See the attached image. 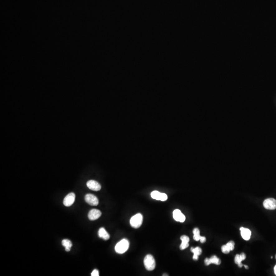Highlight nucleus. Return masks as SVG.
Returning <instances> with one entry per match:
<instances>
[{"instance_id":"b1692460","label":"nucleus","mask_w":276,"mask_h":276,"mask_svg":"<svg viewBox=\"0 0 276 276\" xmlns=\"http://www.w3.org/2000/svg\"><path fill=\"white\" fill-rule=\"evenodd\" d=\"M240 257L242 261L244 260L246 258V255H245V253L241 254L240 255Z\"/></svg>"},{"instance_id":"a878e982","label":"nucleus","mask_w":276,"mask_h":276,"mask_svg":"<svg viewBox=\"0 0 276 276\" xmlns=\"http://www.w3.org/2000/svg\"><path fill=\"white\" fill-rule=\"evenodd\" d=\"M245 268L246 269H249V267H248V265H245Z\"/></svg>"},{"instance_id":"9d476101","label":"nucleus","mask_w":276,"mask_h":276,"mask_svg":"<svg viewBox=\"0 0 276 276\" xmlns=\"http://www.w3.org/2000/svg\"><path fill=\"white\" fill-rule=\"evenodd\" d=\"M101 212L97 209H92L90 211L88 214V217L90 221H95L101 217Z\"/></svg>"},{"instance_id":"7ed1b4c3","label":"nucleus","mask_w":276,"mask_h":276,"mask_svg":"<svg viewBox=\"0 0 276 276\" xmlns=\"http://www.w3.org/2000/svg\"><path fill=\"white\" fill-rule=\"evenodd\" d=\"M143 222V216L141 214L138 213L132 217L130 221L131 226L135 229H138L141 226Z\"/></svg>"},{"instance_id":"a211bd4d","label":"nucleus","mask_w":276,"mask_h":276,"mask_svg":"<svg viewBox=\"0 0 276 276\" xmlns=\"http://www.w3.org/2000/svg\"><path fill=\"white\" fill-rule=\"evenodd\" d=\"M242 260H241V259L240 257V255H238V254H237V255H236V256H235V263H236V264H237L238 265V266H239V268H241V267L243 266V264H242V263H241V262H242Z\"/></svg>"},{"instance_id":"2eb2a0df","label":"nucleus","mask_w":276,"mask_h":276,"mask_svg":"<svg viewBox=\"0 0 276 276\" xmlns=\"http://www.w3.org/2000/svg\"><path fill=\"white\" fill-rule=\"evenodd\" d=\"M62 245L63 246L65 247V250L67 252H69L72 246V243L71 241L68 239H64L62 241Z\"/></svg>"},{"instance_id":"f3484780","label":"nucleus","mask_w":276,"mask_h":276,"mask_svg":"<svg viewBox=\"0 0 276 276\" xmlns=\"http://www.w3.org/2000/svg\"><path fill=\"white\" fill-rule=\"evenodd\" d=\"M211 262V263L219 265L221 264V259H219L216 256H213L210 258Z\"/></svg>"},{"instance_id":"aec40b11","label":"nucleus","mask_w":276,"mask_h":276,"mask_svg":"<svg viewBox=\"0 0 276 276\" xmlns=\"http://www.w3.org/2000/svg\"><path fill=\"white\" fill-rule=\"evenodd\" d=\"M226 245L229 246L231 251L234 249V248H235V242H234L233 241H230L226 243Z\"/></svg>"},{"instance_id":"bb28decb","label":"nucleus","mask_w":276,"mask_h":276,"mask_svg":"<svg viewBox=\"0 0 276 276\" xmlns=\"http://www.w3.org/2000/svg\"></svg>"},{"instance_id":"39448f33","label":"nucleus","mask_w":276,"mask_h":276,"mask_svg":"<svg viewBox=\"0 0 276 276\" xmlns=\"http://www.w3.org/2000/svg\"><path fill=\"white\" fill-rule=\"evenodd\" d=\"M85 201L91 206H96L98 205L99 201L97 197L92 194H88L85 196Z\"/></svg>"},{"instance_id":"1a4fd4ad","label":"nucleus","mask_w":276,"mask_h":276,"mask_svg":"<svg viewBox=\"0 0 276 276\" xmlns=\"http://www.w3.org/2000/svg\"><path fill=\"white\" fill-rule=\"evenodd\" d=\"M173 217L174 219L177 221L181 222H184L186 219L185 215L178 209H176L173 212Z\"/></svg>"},{"instance_id":"20e7f679","label":"nucleus","mask_w":276,"mask_h":276,"mask_svg":"<svg viewBox=\"0 0 276 276\" xmlns=\"http://www.w3.org/2000/svg\"><path fill=\"white\" fill-rule=\"evenodd\" d=\"M263 207L266 209L271 210L276 209V199L272 198L265 199L263 202Z\"/></svg>"},{"instance_id":"9b49d317","label":"nucleus","mask_w":276,"mask_h":276,"mask_svg":"<svg viewBox=\"0 0 276 276\" xmlns=\"http://www.w3.org/2000/svg\"><path fill=\"white\" fill-rule=\"evenodd\" d=\"M240 230L241 232V235L243 238V239H245V240H249L250 239V236H251L250 231L249 229L243 228V227L240 228Z\"/></svg>"},{"instance_id":"4468645a","label":"nucleus","mask_w":276,"mask_h":276,"mask_svg":"<svg viewBox=\"0 0 276 276\" xmlns=\"http://www.w3.org/2000/svg\"><path fill=\"white\" fill-rule=\"evenodd\" d=\"M191 251L193 253L194 255L193 256V259L194 260H197L198 259V256L201 255L202 253V250L199 247H197V248H191Z\"/></svg>"},{"instance_id":"412c9836","label":"nucleus","mask_w":276,"mask_h":276,"mask_svg":"<svg viewBox=\"0 0 276 276\" xmlns=\"http://www.w3.org/2000/svg\"><path fill=\"white\" fill-rule=\"evenodd\" d=\"M99 271L97 269H94L91 274L92 276H98Z\"/></svg>"},{"instance_id":"6ab92c4d","label":"nucleus","mask_w":276,"mask_h":276,"mask_svg":"<svg viewBox=\"0 0 276 276\" xmlns=\"http://www.w3.org/2000/svg\"><path fill=\"white\" fill-rule=\"evenodd\" d=\"M221 251H222L223 253L228 254L229 253L231 250L230 249V248H229V246L227 245H222V247H221Z\"/></svg>"},{"instance_id":"ddd939ff","label":"nucleus","mask_w":276,"mask_h":276,"mask_svg":"<svg viewBox=\"0 0 276 276\" xmlns=\"http://www.w3.org/2000/svg\"><path fill=\"white\" fill-rule=\"evenodd\" d=\"M98 236L100 238H102L105 240H107L110 239V235L107 232V231L105 230V229L103 228H101L98 231Z\"/></svg>"},{"instance_id":"393cba45","label":"nucleus","mask_w":276,"mask_h":276,"mask_svg":"<svg viewBox=\"0 0 276 276\" xmlns=\"http://www.w3.org/2000/svg\"><path fill=\"white\" fill-rule=\"evenodd\" d=\"M274 272H275V275H276V265L274 267Z\"/></svg>"},{"instance_id":"5701e85b","label":"nucleus","mask_w":276,"mask_h":276,"mask_svg":"<svg viewBox=\"0 0 276 276\" xmlns=\"http://www.w3.org/2000/svg\"><path fill=\"white\" fill-rule=\"evenodd\" d=\"M200 241H201V243H205L206 241V238L204 236H201L200 237Z\"/></svg>"},{"instance_id":"dca6fc26","label":"nucleus","mask_w":276,"mask_h":276,"mask_svg":"<svg viewBox=\"0 0 276 276\" xmlns=\"http://www.w3.org/2000/svg\"><path fill=\"white\" fill-rule=\"evenodd\" d=\"M193 239L195 241H199L200 240V231L198 228H195L193 231Z\"/></svg>"},{"instance_id":"4be33fe9","label":"nucleus","mask_w":276,"mask_h":276,"mask_svg":"<svg viewBox=\"0 0 276 276\" xmlns=\"http://www.w3.org/2000/svg\"><path fill=\"white\" fill-rule=\"evenodd\" d=\"M205 264L206 265H209L210 264H211L210 258H206L205 260Z\"/></svg>"},{"instance_id":"423d86ee","label":"nucleus","mask_w":276,"mask_h":276,"mask_svg":"<svg viewBox=\"0 0 276 276\" xmlns=\"http://www.w3.org/2000/svg\"><path fill=\"white\" fill-rule=\"evenodd\" d=\"M75 200V194L74 193H70L65 197L63 203L66 207H70L73 204Z\"/></svg>"},{"instance_id":"f03ea898","label":"nucleus","mask_w":276,"mask_h":276,"mask_svg":"<svg viewBox=\"0 0 276 276\" xmlns=\"http://www.w3.org/2000/svg\"><path fill=\"white\" fill-rule=\"evenodd\" d=\"M144 264L147 270H152L155 269V260L152 255H147L144 258Z\"/></svg>"},{"instance_id":"f257e3e1","label":"nucleus","mask_w":276,"mask_h":276,"mask_svg":"<svg viewBox=\"0 0 276 276\" xmlns=\"http://www.w3.org/2000/svg\"><path fill=\"white\" fill-rule=\"evenodd\" d=\"M130 243L127 239H123L117 243L115 246L116 252L117 253L123 254L126 252L129 248Z\"/></svg>"},{"instance_id":"0eeeda50","label":"nucleus","mask_w":276,"mask_h":276,"mask_svg":"<svg viewBox=\"0 0 276 276\" xmlns=\"http://www.w3.org/2000/svg\"><path fill=\"white\" fill-rule=\"evenodd\" d=\"M151 197L153 199L159 200V201H163V202L166 201L168 198V197H167V194L165 193H160L158 191H152L151 193Z\"/></svg>"},{"instance_id":"6e6552de","label":"nucleus","mask_w":276,"mask_h":276,"mask_svg":"<svg viewBox=\"0 0 276 276\" xmlns=\"http://www.w3.org/2000/svg\"><path fill=\"white\" fill-rule=\"evenodd\" d=\"M87 186L90 189L95 191H98L101 190V186L100 184L97 181L94 180H90L87 183Z\"/></svg>"},{"instance_id":"f8f14e48","label":"nucleus","mask_w":276,"mask_h":276,"mask_svg":"<svg viewBox=\"0 0 276 276\" xmlns=\"http://www.w3.org/2000/svg\"><path fill=\"white\" fill-rule=\"evenodd\" d=\"M181 239L182 240V243L180 245L179 248L181 250H183L189 246V238L186 235H183L181 237Z\"/></svg>"}]
</instances>
